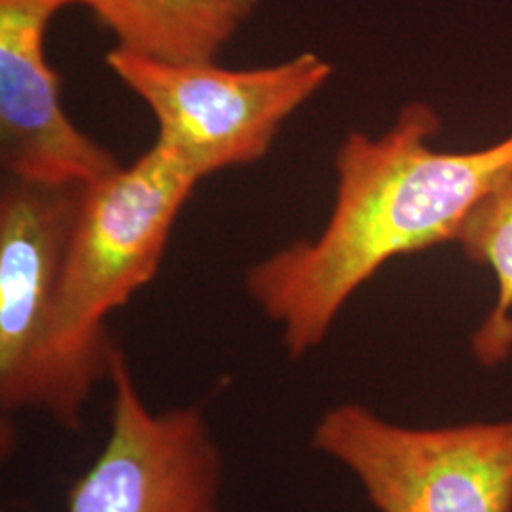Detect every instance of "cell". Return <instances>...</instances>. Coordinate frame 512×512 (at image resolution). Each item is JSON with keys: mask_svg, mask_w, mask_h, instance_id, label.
Here are the masks:
<instances>
[{"mask_svg": "<svg viewBox=\"0 0 512 512\" xmlns=\"http://www.w3.org/2000/svg\"><path fill=\"white\" fill-rule=\"evenodd\" d=\"M440 118L406 105L370 139L351 131L336 154V200L325 230L253 264L245 291L281 332L291 359L319 348L349 298L397 256L458 241L478 203L512 177V135L473 152H439Z\"/></svg>", "mask_w": 512, "mask_h": 512, "instance_id": "6da1fadb", "label": "cell"}, {"mask_svg": "<svg viewBox=\"0 0 512 512\" xmlns=\"http://www.w3.org/2000/svg\"><path fill=\"white\" fill-rule=\"evenodd\" d=\"M202 179L156 143L129 167L86 186L61 270L50 334L46 416L78 431L116 346L107 319L147 287L171 230Z\"/></svg>", "mask_w": 512, "mask_h": 512, "instance_id": "7a4b0ae2", "label": "cell"}, {"mask_svg": "<svg viewBox=\"0 0 512 512\" xmlns=\"http://www.w3.org/2000/svg\"><path fill=\"white\" fill-rule=\"evenodd\" d=\"M107 65L152 112L156 143L200 179L262 160L285 122L334 73L313 52L266 67L226 69L217 61L173 63L114 46Z\"/></svg>", "mask_w": 512, "mask_h": 512, "instance_id": "3957f363", "label": "cell"}, {"mask_svg": "<svg viewBox=\"0 0 512 512\" xmlns=\"http://www.w3.org/2000/svg\"><path fill=\"white\" fill-rule=\"evenodd\" d=\"M311 448L346 467L380 512H512V420L416 429L338 404Z\"/></svg>", "mask_w": 512, "mask_h": 512, "instance_id": "277c9868", "label": "cell"}, {"mask_svg": "<svg viewBox=\"0 0 512 512\" xmlns=\"http://www.w3.org/2000/svg\"><path fill=\"white\" fill-rule=\"evenodd\" d=\"M109 384V435L67 512H222L226 463L203 406L150 408L120 349Z\"/></svg>", "mask_w": 512, "mask_h": 512, "instance_id": "5b68a950", "label": "cell"}, {"mask_svg": "<svg viewBox=\"0 0 512 512\" xmlns=\"http://www.w3.org/2000/svg\"><path fill=\"white\" fill-rule=\"evenodd\" d=\"M86 186L6 177L0 194V406L46 416L61 270Z\"/></svg>", "mask_w": 512, "mask_h": 512, "instance_id": "8992f818", "label": "cell"}, {"mask_svg": "<svg viewBox=\"0 0 512 512\" xmlns=\"http://www.w3.org/2000/svg\"><path fill=\"white\" fill-rule=\"evenodd\" d=\"M71 0H0V160L6 177L90 186L122 165L74 126L46 59V31Z\"/></svg>", "mask_w": 512, "mask_h": 512, "instance_id": "52a82bcc", "label": "cell"}, {"mask_svg": "<svg viewBox=\"0 0 512 512\" xmlns=\"http://www.w3.org/2000/svg\"><path fill=\"white\" fill-rule=\"evenodd\" d=\"M118 38V48L173 63L217 61L260 0H71Z\"/></svg>", "mask_w": 512, "mask_h": 512, "instance_id": "ba28073f", "label": "cell"}, {"mask_svg": "<svg viewBox=\"0 0 512 512\" xmlns=\"http://www.w3.org/2000/svg\"><path fill=\"white\" fill-rule=\"evenodd\" d=\"M458 243L473 262L494 270L497 302L473 336V351L482 365H501L512 355V177L471 211Z\"/></svg>", "mask_w": 512, "mask_h": 512, "instance_id": "9c48e42d", "label": "cell"}]
</instances>
